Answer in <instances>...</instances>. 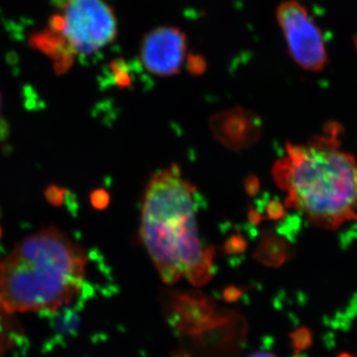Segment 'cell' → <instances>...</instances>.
Segmentation results:
<instances>
[{
	"mask_svg": "<svg viewBox=\"0 0 357 357\" xmlns=\"http://www.w3.org/2000/svg\"><path fill=\"white\" fill-rule=\"evenodd\" d=\"M264 220L263 218L262 213L255 208H250L248 210V220L252 225H258V223L261 222L262 220Z\"/></svg>",
	"mask_w": 357,
	"mask_h": 357,
	"instance_id": "obj_17",
	"label": "cell"
},
{
	"mask_svg": "<svg viewBox=\"0 0 357 357\" xmlns=\"http://www.w3.org/2000/svg\"><path fill=\"white\" fill-rule=\"evenodd\" d=\"M91 202L93 206L98 210H103L109 206L110 197L105 190H96L91 196Z\"/></svg>",
	"mask_w": 357,
	"mask_h": 357,
	"instance_id": "obj_15",
	"label": "cell"
},
{
	"mask_svg": "<svg viewBox=\"0 0 357 357\" xmlns=\"http://www.w3.org/2000/svg\"><path fill=\"white\" fill-rule=\"evenodd\" d=\"M277 20L296 64L306 70L321 72L328 63L325 38L305 6L296 0L283 2L277 8Z\"/></svg>",
	"mask_w": 357,
	"mask_h": 357,
	"instance_id": "obj_5",
	"label": "cell"
},
{
	"mask_svg": "<svg viewBox=\"0 0 357 357\" xmlns=\"http://www.w3.org/2000/svg\"><path fill=\"white\" fill-rule=\"evenodd\" d=\"M265 218L272 220H279L286 217V206L276 199H270L265 204Z\"/></svg>",
	"mask_w": 357,
	"mask_h": 357,
	"instance_id": "obj_13",
	"label": "cell"
},
{
	"mask_svg": "<svg viewBox=\"0 0 357 357\" xmlns=\"http://www.w3.org/2000/svg\"><path fill=\"white\" fill-rule=\"evenodd\" d=\"M58 8L64 9L67 4L69 3L70 0H52Z\"/></svg>",
	"mask_w": 357,
	"mask_h": 357,
	"instance_id": "obj_19",
	"label": "cell"
},
{
	"mask_svg": "<svg viewBox=\"0 0 357 357\" xmlns=\"http://www.w3.org/2000/svg\"><path fill=\"white\" fill-rule=\"evenodd\" d=\"M187 50V35L173 26L155 28L143 37L140 60L150 74L170 77L180 73Z\"/></svg>",
	"mask_w": 357,
	"mask_h": 357,
	"instance_id": "obj_6",
	"label": "cell"
},
{
	"mask_svg": "<svg viewBox=\"0 0 357 357\" xmlns=\"http://www.w3.org/2000/svg\"><path fill=\"white\" fill-rule=\"evenodd\" d=\"M210 126L215 139L232 151L253 146L262 134V119L252 110L241 107L213 114Z\"/></svg>",
	"mask_w": 357,
	"mask_h": 357,
	"instance_id": "obj_7",
	"label": "cell"
},
{
	"mask_svg": "<svg viewBox=\"0 0 357 357\" xmlns=\"http://www.w3.org/2000/svg\"><path fill=\"white\" fill-rule=\"evenodd\" d=\"M294 255V248L285 237L277 236L270 230L263 231L260 243L255 252L258 262L270 267H279Z\"/></svg>",
	"mask_w": 357,
	"mask_h": 357,
	"instance_id": "obj_9",
	"label": "cell"
},
{
	"mask_svg": "<svg viewBox=\"0 0 357 357\" xmlns=\"http://www.w3.org/2000/svg\"><path fill=\"white\" fill-rule=\"evenodd\" d=\"M246 246H248L246 239L241 234H232L225 241V245H223V251H225V255H243L244 251L246 250Z\"/></svg>",
	"mask_w": 357,
	"mask_h": 357,
	"instance_id": "obj_12",
	"label": "cell"
},
{
	"mask_svg": "<svg viewBox=\"0 0 357 357\" xmlns=\"http://www.w3.org/2000/svg\"><path fill=\"white\" fill-rule=\"evenodd\" d=\"M197 189L176 164L148 183L143 199L140 234L162 280L184 278L204 286L215 274V248H204L197 223Z\"/></svg>",
	"mask_w": 357,
	"mask_h": 357,
	"instance_id": "obj_2",
	"label": "cell"
},
{
	"mask_svg": "<svg viewBox=\"0 0 357 357\" xmlns=\"http://www.w3.org/2000/svg\"><path fill=\"white\" fill-rule=\"evenodd\" d=\"M86 250L65 231L47 227L26 236L0 263V306L8 312H54L86 284Z\"/></svg>",
	"mask_w": 357,
	"mask_h": 357,
	"instance_id": "obj_3",
	"label": "cell"
},
{
	"mask_svg": "<svg viewBox=\"0 0 357 357\" xmlns=\"http://www.w3.org/2000/svg\"><path fill=\"white\" fill-rule=\"evenodd\" d=\"M356 354H347V352H342V354H338L337 357H356Z\"/></svg>",
	"mask_w": 357,
	"mask_h": 357,
	"instance_id": "obj_20",
	"label": "cell"
},
{
	"mask_svg": "<svg viewBox=\"0 0 357 357\" xmlns=\"http://www.w3.org/2000/svg\"><path fill=\"white\" fill-rule=\"evenodd\" d=\"M0 105H1V102H0Z\"/></svg>",
	"mask_w": 357,
	"mask_h": 357,
	"instance_id": "obj_22",
	"label": "cell"
},
{
	"mask_svg": "<svg viewBox=\"0 0 357 357\" xmlns=\"http://www.w3.org/2000/svg\"><path fill=\"white\" fill-rule=\"evenodd\" d=\"M31 44L54 61L58 74L68 72L77 56L63 32L56 31L50 27L33 35Z\"/></svg>",
	"mask_w": 357,
	"mask_h": 357,
	"instance_id": "obj_8",
	"label": "cell"
},
{
	"mask_svg": "<svg viewBox=\"0 0 357 357\" xmlns=\"http://www.w3.org/2000/svg\"><path fill=\"white\" fill-rule=\"evenodd\" d=\"M354 46H356V51H357V35H354Z\"/></svg>",
	"mask_w": 357,
	"mask_h": 357,
	"instance_id": "obj_21",
	"label": "cell"
},
{
	"mask_svg": "<svg viewBox=\"0 0 357 357\" xmlns=\"http://www.w3.org/2000/svg\"><path fill=\"white\" fill-rule=\"evenodd\" d=\"M248 357H277L274 354L269 351H256Z\"/></svg>",
	"mask_w": 357,
	"mask_h": 357,
	"instance_id": "obj_18",
	"label": "cell"
},
{
	"mask_svg": "<svg viewBox=\"0 0 357 357\" xmlns=\"http://www.w3.org/2000/svg\"><path fill=\"white\" fill-rule=\"evenodd\" d=\"M289 337H290V345L294 351L293 357H303L301 356V354L311 349L314 344V335L312 331L307 326L296 328L289 335Z\"/></svg>",
	"mask_w": 357,
	"mask_h": 357,
	"instance_id": "obj_10",
	"label": "cell"
},
{
	"mask_svg": "<svg viewBox=\"0 0 357 357\" xmlns=\"http://www.w3.org/2000/svg\"><path fill=\"white\" fill-rule=\"evenodd\" d=\"M245 191L249 196L255 197L259 192L260 182L256 176H249L245 180Z\"/></svg>",
	"mask_w": 357,
	"mask_h": 357,
	"instance_id": "obj_16",
	"label": "cell"
},
{
	"mask_svg": "<svg viewBox=\"0 0 357 357\" xmlns=\"http://www.w3.org/2000/svg\"><path fill=\"white\" fill-rule=\"evenodd\" d=\"M109 68L114 75V82L119 88H130L132 86V77L129 74L128 63L123 59H115L110 63Z\"/></svg>",
	"mask_w": 357,
	"mask_h": 357,
	"instance_id": "obj_11",
	"label": "cell"
},
{
	"mask_svg": "<svg viewBox=\"0 0 357 357\" xmlns=\"http://www.w3.org/2000/svg\"><path fill=\"white\" fill-rule=\"evenodd\" d=\"M64 10L63 34L77 55H91L116 38L114 9L102 0H70Z\"/></svg>",
	"mask_w": 357,
	"mask_h": 357,
	"instance_id": "obj_4",
	"label": "cell"
},
{
	"mask_svg": "<svg viewBox=\"0 0 357 357\" xmlns=\"http://www.w3.org/2000/svg\"><path fill=\"white\" fill-rule=\"evenodd\" d=\"M326 128L307 144L287 143L272 176L287 194L286 208L300 211L314 227L335 230L357 220V162L340 150V124L328 122Z\"/></svg>",
	"mask_w": 357,
	"mask_h": 357,
	"instance_id": "obj_1",
	"label": "cell"
},
{
	"mask_svg": "<svg viewBox=\"0 0 357 357\" xmlns=\"http://www.w3.org/2000/svg\"><path fill=\"white\" fill-rule=\"evenodd\" d=\"M206 60L199 54H190L187 58V68L192 76H201L206 70Z\"/></svg>",
	"mask_w": 357,
	"mask_h": 357,
	"instance_id": "obj_14",
	"label": "cell"
}]
</instances>
